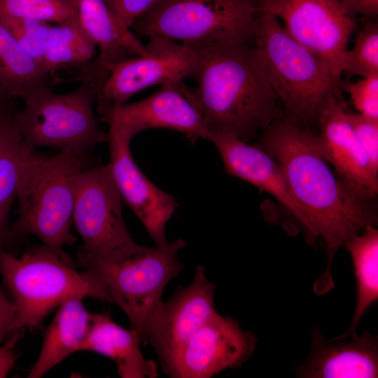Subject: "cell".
<instances>
[{"label":"cell","mask_w":378,"mask_h":378,"mask_svg":"<svg viewBox=\"0 0 378 378\" xmlns=\"http://www.w3.org/2000/svg\"><path fill=\"white\" fill-rule=\"evenodd\" d=\"M281 166L304 220L308 242L319 239L328 253L329 275L335 254L345 242L377 223V195L332 171L323 157L316 134L286 118H276L255 144Z\"/></svg>","instance_id":"1"},{"label":"cell","mask_w":378,"mask_h":378,"mask_svg":"<svg viewBox=\"0 0 378 378\" xmlns=\"http://www.w3.org/2000/svg\"><path fill=\"white\" fill-rule=\"evenodd\" d=\"M197 88L183 84L211 133L248 142L278 118V98L261 57L251 43L195 45Z\"/></svg>","instance_id":"2"},{"label":"cell","mask_w":378,"mask_h":378,"mask_svg":"<svg viewBox=\"0 0 378 378\" xmlns=\"http://www.w3.org/2000/svg\"><path fill=\"white\" fill-rule=\"evenodd\" d=\"M88 162V154L66 149L54 156L27 152L17 186L19 216L11 227L14 236L34 234L57 251L73 245L77 185Z\"/></svg>","instance_id":"3"},{"label":"cell","mask_w":378,"mask_h":378,"mask_svg":"<svg viewBox=\"0 0 378 378\" xmlns=\"http://www.w3.org/2000/svg\"><path fill=\"white\" fill-rule=\"evenodd\" d=\"M252 42L270 83L284 106V118L308 129L340 92L326 64L295 41L272 14L257 8Z\"/></svg>","instance_id":"4"},{"label":"cell","mask_w":378,"mask_h":378,"mask_svg":"<svg viewBox=\"0 0 378 378\" xmlns=\"http://www.w3.org/2000/svg\"><path fill=\"white\" fill-rule=\"evenodd\" d=\"M0 273L16 307L11 332L38 326L70 297L111 302L106 288L92 272H78L62 250L44 244L31 248L20 258L0 247Z\"/></svg>","instance_id":"5"},{"label":"cell","mask_w":378,"mask_h":378,"mask_svg":"<svg viewBox=\"0 0 378 378\" xmlns=\"http://www.w3.org/2000/svg\"><path fill=\"white\" fill-rule=\"evenodd\" d=\"M185 246L181 239L155 247L132 239L81 267L102 282L111 302L125 313L143 345H146V328L162 302L164 288L184 267L178 254Z\"/></svg>","instance_id":"6"},{"label":"cell","mask_w":378,"mask_h":378,"mask_svg":"<svg viewBox=\"0 0 378 378\" xmlns=\"http://www.w3.org/2000/svg\"><path fill=\"white\" fill-rule=\"evenodd\" d=\"M256 0H158L130 29L191 45L252 42Z\"/></svg>","instance_id":"7"},{"label":"cell","mask_w":378,"mask_h":378,"mask_svg":"<svg viewBox=\"0 0 378 378\" xmlns=\"http://www.w3.org/2000/svg\"><path fill=\"white\" fill-rule=\"evenodd\" d=\"M97 90L90 81L76 90L57 94L52 88L40 89L22 99L17 114L26 152L46 146L88 154L96 145L107 141L93 106Z\"/></svg>","instance_id":"8"},{"label":"cell","mask_w":378,"mask_h":378,"mask_svg":"<svg viewBox=\"0 0 378 378\" xmlns=\"http://www.w3.org/2000/svg\"><path fill=\"white\" fill-rule=\"evenodd\" d=\"M295 41L319 57L340 88L343 60L356 22L338 0H256ZM341 90V89H340Z\"/></svg>","instance_id":"9"},{"label":"cell","mask_w":378,"mask_h":378,"mask_svg":"<svg viewBox=\"0 0 378 378\" xmlns=\"http://www.w3.org/2000/svg\"><path fill=\"white\" fill-rule=\"evenodd\" d=\"M145 46V55L125 59L111 69L96 99L101 117L149 87L180 84L194 77L198 62L196 46L160 37L149 38Z\"/></svg>","instance_id":"10"},{"label":"cell","mask_w":378,"mask_h":378,"mask_svg":"<svg viewBox=\"0 0 378 378\" xmlns=\"http://www.w3.org/2000/svg\"><path fill=\"white\" fill-rule=\"evenodd\" d=\"M122 200L108 164L81 172L73 210V223L83 241L78 252L80 267L133 239L122 217Z\"/></svg>","instance_id":"11"},{"label":"cell","mask_w":378,"mask_h":378,"mask_svg":"<svg viewBox=\"0 0 378 378\" xmlns=\"http://www.w3.org/2000/svg\"><path fill=\"white\" fill-rule=\"evenodd\" d=\"M215 289L206 277L205 267L197 265L191 283L177 287L151 316L146 342L153 347L164 373L194 333L217 312Z\"/></svg>","instance_id":"12"},{"label":"cell","mask_w":378,"mask_h":378,"mask_svg":"<svg viewBox=\"0 0 378 378\" xmlns=\"http://www.w3.org/2000/svg\"><path fill=\"white\" fill-rule=\"evenodd\" d=\"M255 335L229 316L213 314L186 343L166 372L172 378H209L241 366L253 354Z\"/></svg>","instance_id":"13"},{"label":"cell","mask_w":378,"mask_h":378,"mask_svg":"<svg viewBox=\"0 0 378 378\" xmlns=\"http://www.w3.org/2000/svg\"><path fill=\"white\" fill-rule=\"evenodd\" d=\"M108 165L127 204L147 230L155 246L169 243L167 223L177 206L175 198L150 181L135 162L130 148L131 139L109 127Z\"/></svg>","instance_id":"14"},{"label":"cell","mask_w":378,"mask_h":378,"mask_svg":"<svg viewBox=\"0 0 378 378\" xmlns=\"http://www.w3.org/2000/svg\"><path fill=\"white\" fill-rule=\"evenodd\" d=\"M183 83L161 85L141 100L113 106L101 118L130 139L148 129H168L193 139L209 141L210 132L200 112L184 93Z\"/></svg>","instance_id":"15"},{"label":"cell","mask_w":378,"mask_h":378,"mask_svg":"<svg viewBox=\"0 0 378 378\" xmlns=\"http://www.w3.org/2000/svg\"><path fill=\"white\" fill-rule=\"evenodd\" d=\"M77 11L78 21L98 48L91 62L78 67V79L90 81L99 94L108 73L119 62L146 53V48L130 29L115 18L104 0H69Z\"/></svg>","instance_id":"16"},{"label":"cell","mask_w":378,"mask_h":378,"mask_svg":"<svg viewBox=\"0 0 378 378\" xmlns=\"http://www.w3.org/2000/svg\"><path fill=\"white\" fill-rule=\"evenodd\" d=\"M295 371L302 378H377L378 337L365 329L329 339L313 327L309 356Z\"/></svg>","instance_id":"17"},{"label":"cell","mask_w":378,"mask_h":378,"mask_svg":"<svg viewBox=\"0 0 378 378\" xmlns=\"http://www.w3.org/2000/svg\"><path fill=\"white\" fill-rule=\"evenodd\" d=\"M216 148L225 172L274 197L303 230L304 220L288 187L283 169L268 153L235 136L211 133L209 139Z\"/></svg>","instance_id":"18"},{"label":"cell","mask_w":378,"mask_h":378,"mask_svg":"<svg viewBox=\"0 0 378 378\" xmlns=\"http://www.w3.org/2000/svg\"><path fill=\"white\" fill-rule=\"evenodd\" d=\"M337 98L331 97L319 114L318 148L339 175L377 195L378 174L358 142L346 108Z\"/></svg>","instance_id":"19"},{"label":"cell","mask_w":378,"mask_h":378,"mask_svg":"<svg viewBox=\"0 0 378 378\" xmlns=\"http://www.w3.org/2000/svg\"><path fill=\"white\" fill-rule=\"evenodd\" d=\"M136 332L115 323L108 314L91 313L87 333L77 351H90L113 360L122 378H155L158 365L144 358Z\"/></svg>","instance_id":"20"},{"label":"cell","mask_w":378,"mask_h":378,"mask_svg":"<svg viewBox=\"0 0 378 378\" xmlns=\"http://www.w3.org/2000/svg\"><path fill=\"white\" fill-rule=\"evenodd\" d=\"M83 299L73 296L59 304L53 320L46 330L38 358L28 377H41L76 352L87 333L90 321L91 313L85 309Z\"/></svg>","instance_id":"21"},{"label":"cell","mask_w":378,"mask_h":378,"mask_svg":"<svg viewBox=\"0 0 378 378\" xmlns=\"http://www.w3.org/2000/svg\"><path fill=\"white\" fill-rule=\"evenodd\" d=\"M52 76L21 48L0 20V98L22 99L52 88Z\"/></svg>","instance_id":"22"},{"label":"cell","mask_w":378,"mask_h":378,"mask_svg":"<svg viewBox=\"0 0 378 378\" xmlns=\"http://www.w3.org/2000/svg\"><path fill=\"white\" fill-rule=\"evenodd\" d=\"M344 246L352 260L356 285L354 316L345 333L356 332L365 312L378 300V230L368 225L349 239Z\"/></svg>","instance_id":"23"},{"label":"cell","mask_w":378,"mask_h":378,"mask_svg":"<svg viewBox=\"0 0 378 378\" xmlns=\"http://www.w3.org/2000/svg\"><path fill=\"white\" fill-rule=\"evenodd\" d=\"M15 99L0 98V214L7 219L17 196L20 168L27 153L18 123Z\"/></svg>","instance_id":"24"},{"label":"cell","mask_w":378,"mask_h":378,"mask_svg":"<svg viewBox=\"0 0 378 378\" xmlns=\"http://www.w3.org/2000/svg\"><path fill=\"white\" fill-rule=\"evenodd\" d=\"M97 47L80 25L78 18L51 25L48 32L43 67L50 74L65 64L83 66L96 55Z\"/></svg>","instance_id":"25"},{"label":"cell","mask_w":378,"mask_h":378,"mask_svg":"<svg viewBox=\"0 0 378 378\" xmlns=\"http://www.w3.org/2000/svg\"><path fill=\"white\" fill-rule=\"evenodd\" d=\"M0 16L55 24L78 18L69 0H0Z\"/></svg>","instance_id":"26"},{"label":"cell","mask_w":378,"mask_h":378,"mask_svg":"<svg viewBox=\"0 0 378 378\" xmlns=\"http://www.w3.org/2000/svg\"><path fill=\"white\" fill-rule=\"evenodd\" d=\"M342 74L348 77L378 75V24L367 20L359 30L352 49L343 60Z\"/></svg>","instance_id":"27"},{"label":"cell","mask_w":378,"mask_h":378,"mask_svg":"<svg viewBox=\"0 0 378 378\" xmlns=\"http://www.w3.org/2000/svg\"><path fill=\"white\" fill-rule=\"evenodd\" d=\"M0 20L21 48L43 67L46 43L51 24L46 22L4 16H0Z\"/></svg>","instance_id":"28"},{"label":"cell","mask_w":378,"mask_h":378,"mask_svg":"<svg viewBox=\"0 0 378 378\" xmlns=\"http://www.w3.org/2000/svg\"><path fill=\"white\" fill-rule=\"evenodd\" d=\"M340 86L349 94L358 113L378 119V75L356 82L341 80Z\"/></svg>","instance_id":"29"},{"label":"cell","mask_w":378,"mask_h":378,"mask_svg":"<svg viewBox=\"0 0 378 378\" xmlns=\"http://www.w3.org/2000/svg\"><path fill=\"white\" fill-rule=\"evenodd\" d=\"M349 120L373 171L378 174V119L347 111Z\"/></svg>","instance_id":"30"},{"label":"cell","mask_w":378,"mask_h":378,"mask_svg":"<svg viewBox=\"0 0 378 378\" xmlns=\"http://www.w3.org/2000/svg\"><path fill=\"white\" fill-rule=\"evenodd\" d=\"M117 20L130 28L134 21L158 0H104Z\"/></svg>","instance_id":"31"},{"label":"cell","mask_w":378,"mask_h":378,"mask_svg":"<svg viewBox=\"0 0 378 378\" xmlns=\"http://www.w3.org/2000/svg\"><path fill=\"white\" fill-rule=\"evenodd\" d=\"M15 312L14 302L0 288V344L6 336L11 332Z\"/></svg>","instance_id":"32"},{"label":"cell","mask_w":378,"mask_h":378,"mask_svg":"<svg viewBox=\"0 0 378 378\" xmlns=\"http://www.w3.org/2000/svg\"><path fill=\"white\" fill-rule=\"evenodd\" d=\"M22 330L14 332L10 340L0 346V378L6 377L14 365L15 360L14 349L22 336Z\"/></svg>","instance_id":"33"},{"label":"cell","mask_w":378,"mask_h":378,"mask_svg":"<svg viewBox=\"0 0 378 378\" xmlns=\"http://www.w3.org/2000/svg\"><path fill=\"white\" fill-rule=\"evenodd\" d=\"M352 16L361 15L372 18L378 14V0H338Z\"/></svg>","instance_id":"34"},{"label":"cell","mask_w":378,"mask_h":378,"mask_svg":"<svg viewBox=\"0 0 378 378\" xmlns=\"http://www.w3.org/2000/svg\"><path fill=\"white\" fill-rule=\"evenodd\" d=\"M15 237L9 226L8 219L0 214V247L13 239Z\"/></svg>","instance_id":"35"}]
</instances>
